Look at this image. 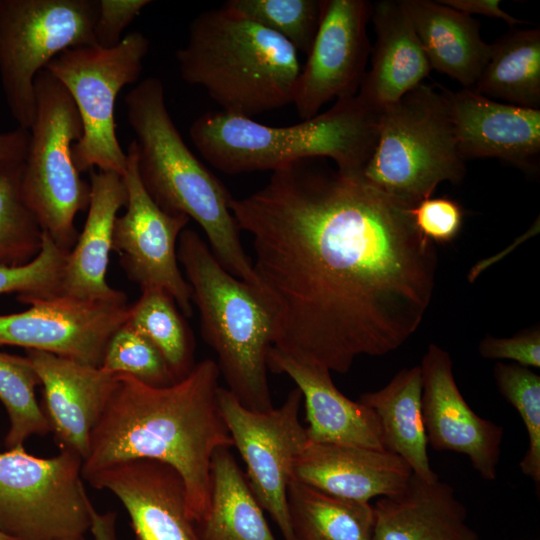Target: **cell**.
<instances>
[{
	"mask_svg": "<svg viewBox=\"0 0 540 540\" xmlns=\"http://www.w3.org/2000/svg\"><path fill=\"white\" fill-rule=\"evenodd\" d=\"M24 160L0 162V264L21 265L41 250L43 231L22 187Z\"/></svg>",
	"mask_w": 540,
	"mask_h": 540,
	"instance_id": "31",
	"label": "cell"
},
{
	"mask_svg": "<svg viewBox=\"0 0 540 540\" xmlns=\"http://www.w3.org/2000/svg\"><path fill=\"white\" fill-rule=\"evenodd\" d=\"M222 5L279 34L297 51L309 53L319 26L321 0H228Z\"/></svg>",
	"mask_w": 540,
	"mask_h": 540,
	"instance_id": "33",
	"label": "cell"
},
{
	"mask_svg": "<svg viewBox=\"0 0 540 540\" xmlns=\"http://www.w3.org/2000/svg\"><path fill=\"white\" fill-rule=\"evenodd\" d=\"M98 0H0V79L18 127L36 112L34 80L69 48L96 46Z\"/></svg>",
	"mask_w": 540,
	"mask_h": 540,
	"instance_id": "11",
	"label": "cell"
},
{
	"mask_svg": "<svg viewBox=\"0 0 540 540\" xmlns=\"http://www.w3.org/2000/svg\"><path fill=\"white\" fill-rule=\"evenodd\" d=\"M459 151L466 161L497 158L528 174L539 172L540 109L444 88Z\"/></svg>",
	"mask_w": 540,
	"mask_h": 540,
	"instance_id": "18",
	"label": "cell"
},
{
	"mask_svg": "<svg viewBox=\"0 0 540 540\" xmlns=\"http://www.w3.org/2000/svg\"><path fill=\"white\" fill-rule=\"evenodd\" d=\"M365 0H321L318 30L297 78L292 104L310 119L333 99L357 94L371 53Z\"/></svg>",
	"mask_w": 540,
	"mask_h": 540,
	"instance_id": "15",
	"label": "cell"
},
{
	"mask_svg": "<svg viewBox=\"0 0 540 540\" xmlns=\"http://www.w3.org/2000/svg\"><path fill=\"white\" fill-rule=\"evenodd\" d=\"M422 417L427 442L438 451L466 455L487 481L497 478L503 427L476 414L462 396L449 353L430 344L421 364Z\"/></svg>",
	"mask_w": 540,
	"mask_h": 540,
	"instance_id": "16",
	"label": "cell"
},
{
	"mask_svg": "<svg viewBox=\"0 0 540 540\" xmlns=\"http://www.w3.org/2000/svg\"><path fill=\"white\" fill-rule=\"evenodd\" d=\"M412 470L387 450L309 442L294 464L293 479L328 494L367 502L408 484Z\"/></svg>",
	"mask_w": 540,
	"mask_h": 540,
	"instance_id": "20",
	"label": "cell"
},
{
	"mask_svg": "<svg viewBox=\"0 0 540 540\" xmlns=\"http://www.w3.org/2000/svg\"><path fill=\"white\" fill-rule=\"evenodd\" d=\"M267 365L290 377L300 390L309 442L385 450L376 414L339 391L329 370L300 363L272 347Z\"/></svg>",
	"mask_w": 540,
	"mask_h": 540,
	"instance_id": "21",
	"label": "cell"
},
{
	"mask_svg": "<svg viewBox=\"0 0 540 540\" xmlns=\"http://www.w3.org/2000/svg\"><path fill=\"white\" fill-rule=\"evenodd\" d=\"M125 104L138 176L148 195L165 212L197 222L221 266L258 289L230 210L233 197L184 142L167 109L162 81L143 79L127 93Z\"/></svg>",
	"mask_w": 540,
	"mask_h": 540,
	"instance_id": "3",
	"label": "cell"
},
{
	"mask_svg": "<svg viewBox=\"0 0 540 540\" xmlns=\"http://www.w3.org/2000/svg\"><path fill=\"white\" fill-rule=\"evenodd\" d=\"M479 354L486 359H508L524 367H540L539 327L524 330L513 337H484L478 346Z\"/></svg>",
	"mask_w": 540,
	"mask_h": 540,
	"instance_id": "39",
	"label": "cell"
},
{
	"mask_svg": "<svg viewBox=\"0 0 540 540\" xmlns=\"http://www.w3.org/2000/svg\"><path fill=\"white\" fill-rule=\"evenodd\" d=\"M295 540H373L370 503L337 497L296 480L287 490Z\"/></svg>",
	"mask_w": 540,
	"mask_h": 540,
	"instance_id": "29",
	"label": "cell"
},
{
	"mask_svg": "<svg viewBox=\"0 0 540 540\" xmlns=\"http://www.w3.org/2000/svg\"><path fill=\"white\" fill-rule=\"evenodd\" d=\"M82 463L70 449L49 458L34 456L23 445L0 452V531L16 540L85 535L94 506Z\"/></svg>",
	"mask_w": 540,
	"mask_h": 540,
	"instance_id": "10",
	"label": "cell"
},
{
	"mask_svg": "<svg viewBox=\"0 0 540 540\" xmlns=\"http://www.w3.org/2000/svg\"><path fill=\"white\" fill-rule=\"evenodd\" d=\"M125 508L136 540H199L186 486L171 465L151 459L119 462L85 478Z\"/></svg>",
	"mask_w": 540,
	"mask_h": 540,
	"instance_id": "17",
	"label": "cell"
},
{
	"mask_svg": "<svg viewBox=\"0 0 540 540\" xmlns=\"http://www.w3.org/2000/svg\"><path fill=\"white\" fill-rule=\"evenodd\" d=\"M420 366L399 371L383 388L365 392L358 401L377 416L385 450L399 456L417 477L427 482L439 479L427 452L422 417Z\"/></svg>",
	"mask_w": 540,
	"mask_h": 540,
	"instance_id": "26",
	"label": "cell"
},
{
	"mask_svg": "<svg viewBox=\"0 0 540 540\" xmlns=\"http://www.w3.org/2000/svg\"><path fill=\"white\" fill-rule=\"evenodd\" d=\"M491 47L471 90L502 103L540 109V29L511 28Z\"/></svg>",
	"mask_w": 540,
	"mask_h": 540,
	"instance_id": "28",
	"label": "cell"
},
{
	"mask_svg": "<svg viewBox=\"0 0 540 540\" xmlns=\"http://www.w3.org/2000/svg\"><path fill=\"white\" fill-rule=\"evenodd\" d=\"M217 363H196L183 379L167 387L148 386L117 374L104 410L90 434L82 475L135 459L171 465L183 478L190 518L208 511L214 452L233 447L222 417Z\"/></svg>",
	"mask_w": 540,
	"mask_h": 540,
	"instance_id": "2",
	"label": "cell"
},
{
	"mask_svg": "<svg viewBox=\"0 0 540 540\" xmlns=\"http://www.w3.org/2000/svg\"><path fill=\"white\" fill-rule=\"evenodd\" d=\"M115 374H127L152 387L176 383L158 349L125 322L110 338L101 366Z\"/></svg>",
	"mask_w": 540,
	"mask_h": 540,
	"instance_id": "35",
	"label": "cell"
},
{
	"mask_svg": "<svg viewBox=\"0 0 540 540\" xmlns=\"http://www.w3.org/2000/svg\"><path fill=\"white\" fill-rule=\"evenodd\" d=\"M421 42L431 69L472 89L490 59L492 47L480 35V22L439 1L399 0Z\"/></svg>",
	"mask_w": 540,
	"mask_h": 540,
	"instance_id": "25",
	"label": "cell"
},
{
	"mask_svg": "<svg viewBox=\"0 0 540 540\" xmlns=\"http://www.w3.org/2000/svg\"><path fill=\"white\" fill-rule=\"evenodd\" d=\"M90 202L83 230L67 253L60 294L86 300L127 299L125 292L106 281L109 255L117 212L127 203V188L122 175L92 169Z\"/></svg>",
	"mask_w": 540,
	"mask_h": 540,
	"instance_id": "22",
	"label": "cell"
},
{
	"mask_svg": "<svg viewBox=\"0 0 540 540\" xmlns=\"http://www.w3.org/2000/svg\"><path fill=\"white\" fill-rule=\"evenodd\" d=\"M67 253L43 233L41 250L34 259L21 265L0 264V294L39 298L60 294Z\"/></svg>",
	"mask_w": 540,
	"mask_h": 540,
	"instance_id": "36",
	"label": "cell"
},
{
	"mask_svg": "<svg viewBox=\"0 0 540 540\" xmlns=\"http://www.w3.org/2000/svg\"><path fill=\"white\" fill-rule=\"evenodd\" d=\"M29 130L17 127L0 133V162L24 160L29 142Z\"/></svg>",
	"mask_w": 540,
	"mask_h": 540,
	"instance_id": "41",
	"label": "cell"
},
{
	"mask_svg": "<svg viewBox=\"0 0 540 540\" xmlns=\"http://www.w3.org/2000/svg\"><path fill=\"white\" fill-rule=\"evenodd\" d=\"M315 160L273 171L261 189L232 198L230 210L252 238L272 348L344 374L357 357L388 354L415 333L438 257L410 208L361 172Z\"/></svg>",
	"mask_w": 540,
	"mask_h": 540,
	"instance_id": "1",
	"label": "cell"
},
{
	"mask_svg": "<svg viewBox=\"0 0 540 540\" xmlns=\"http://www.w3.org/2000/svg\"><path fill=\"white\" fill-rule=\"evenodd\" d=\"M150 0H98V12L93 28L96 46L104 49L115 47L122 40V33L151 3Z\"/></svg>",
	"mask_w": 540,
	"mask_h": 540,
	"instance_id": "38",
	"label": "cell"
},
{
	"mask_svg": "<svg viewBox=\"0 0 540 540\" xmlns=\"http://www.w3.org/2000/svg\"><path fill=\"white\" fill-rule=\"evenodd\" d=\"M55 540H86L85 535L80 536H73V537H66V538H60Z\"/></svg>",
	"mask_w": 540,
	"mask_h": 540,
	"instance_id": "43",
	"label": "cell"
},
{
	"mask_svg": "<svg viewBox=\"0 0 540 540\" xmlns=\"http://www.w3.org/2000/svg\"><path fill=\"white\" fill-rule=\"evenodd\" d=\"M372 507L373 540H479L466 522V507L440 479L427 482L412 474L401 492Z\"/></svg>",
	"mask_w": 540,
	"mask_h": 540,
	"instance_id": "24",
	"label": "cell"
},
{
	"mask_svg": "<svg viewBox=\"0 0 540 540\" xmlns=\"http://www.w3.org/2000/svg\"><path fill=\"white\" fill-rule=\"evenodd\" d=\"M34 92L36 112L24 159L23 192L43 233L69 252L79 235L75 217L90 202V183L81 178L72 158L82 123L70 94L46 69L36 75Z\"/></svg>",
	"mask_w": 540,
	"mask_h": 540,
	"instance_id": "8",
	"label": "cell"
},
{
	"mask_svg": "<svg viewBox=\"0 0 540 540\" xmlns=\"http://www.w3.org/2000/svg\"><path fill=\"white\" fill-rule=\"evenodd\" d=\"M465 173L443 87L423 82L382 110L374 151L361 172L370 185L412 208Z\"/></svg>",
	"mask_w": 540,
	"mask_h": 540,
	"instance_id": "7",
	"label": "cell"
},
{
	"mask_svg": "<svg viewBox=\"0 0 540 540\" xmlns=\"http://www.w3.org/2000/svg\"><path fill=\"white\" fill-rule=\"evenodd\" d=\"M302 402L295 387L280 407L261 412L244 407L227 388L218 390L219 408L233 447L246 465L250 489L284 540H295L287 490L296 459L308 443L299 419Z\"/></svg>",
	"mask_w": 540,
	"mask_h": 540,
	"instance_id": "12",
	"label": "cell"
},
{
	"mask_svg": "<svg viewBox=\"0 0 540 540\" xmlns=\"http://www.w3.org/2000/svg\"><path fill=\"white\" fill-rule=\"evenodd\" d=\"M177 256L200 314L202 337L217 354L227 389L246 408L271 410L267 357L273 324L260 292L226 271L193 229L181 232Z\"/></svg>",
	"mask_w": 540,
	"mask_h": 540,
	"instance_id": "6",
	"label": "cell"
},
{
	"mask_svg": "<svg viewBox=\"0 0 540 540\" xmlns=\"http://www.w3.org/2000/svg\"><path fill=\"white\" fill-rule=\"evenodd\" d=\"M298 51L279 34L223 5L198 14L175 52L182 79L223 112L251 118L292 103Z\"/></svg>",
	"mask_w": 540,
	"mask_h": 540,
	"instance_id": "5",
	"label": "cell"
},
{
	"mask_svg": "<svg viewBox=\"0 0 540 540\" xmlns=\"http://www.w3.org/2000/svg\"><path fill=\"white\" fill-rule=\"evenodd\" d=\"M496 386L518 412L528 436V448L519 463L521 472L540 486V376L518 364L496 363Z\"/></svg>",
	"mask_w": 540,
	"mask_h": 540,
	"instance_id": "34",
	"label": "cell"
},
{
	"mask_svg": "<svg viewBox=\"0 0 540 540\" xmlns=\"http://www.w3.org/2000/svg\"><path fill=\"white\" fill-rule=\"evenodd\" d=\"M41 385L39 376L27 356L0 352V401L9 418L4 445L11 449L31 436L51 432L49 421L39 405L35 389Z\"/></svg>",
	"mask_w": 540,
	"mask_h": 540,
	"instance_id": "32",
	"label": "cell"
},
{
	"mask_svg": "<svg viewBox=\"0 0 540 540\" xmlns=\"http://www.w3.org/2000/svg\"><path fill=\"white\" fill-rule=\"evenodd\" d=\"M26 356L43 387L42 408L59 449L75 451L84 460L117 374L44 351L27 350Z\"/></svg>",
	"mask_w": 540,
	"mask_h": 540,
	"instance_id": "19",
	"label": "cell"
},
{
	"mask_svg": "<svg viewBox=\"0 0 540 540\" xmlns=\"http://www.w3.org/2000/svg\"><path fill=\"white\" fill-rule=\"evenodd\" d=\"M23 312L0 315V345L52 353L100 367L112 335L127 321V299L86 300L65 295L18 297Z\"/></svg>",
	"mask_w": 540,
	"mask_h": 540,
	"instance_id": "14",
	"label": "cell"
},
{
	"mask_svg": "<svg viewBox=\"0 0 540 540\" xmlns=\"http://www.w3.org/2000/svg\"><path fill=\"white\" fill-rule=\"evenodd\" d=\"M0 540H16L0 531Z\"/></svg>",
	"mask_w": 540,
	"mask_h": 540,
	"instance_id": "44",
	"label": "cell"
},
{
	"mask_svg": "<svg viewBox=\"0 0 540 540\" xmlns=\"http://www.w3.org/2000/svg\"><path fill=\"white\" fill-rule=\"evenodd\" d=\"M381 112L356 94L285 127L223 111L207 112L194 120L189 135L202 157L226 174L273 172L317 158H330L339 170L359 173L374 151Z\"/></svg>",
	"mask_w": 540,
	"mask_h": 540,
	"instance_id": "4",
	"label": "cell"
},
{
	"mask_svg": "<svg viewBox=\"0 0 540 540\" xmlns=\"http://www.w3.org/2000/svg\"><path fill=\"white\" fill-rule=\"evenodd\" d=\"M439 2L468 16L478 14L500 19L511 28L515 25L527 24V21L515 18L502 10L500 0H439Z\"/></svg>",
	"mask_w": 540,
	"mask_h": 540,
	"instance_id": "40",
	"label": "cell"
},
{
	"mask_svg": "<svg viewBox=\"0 0 540 540\" xmlns=\"http://www.w3.org/2000/svg\"><path fill=\"white\" fill-rule=\"evenodd\" d=\"M149 46L143 33L133 31L109 49H66L45 67L70 94L81 119L82 136L72 147L79 173L96 167L124 174L127 154L116 136L114 109L121 89L138 81Z\"/></svg>",
	"mask_w": 540,
	"mask_h": 540,
	"instance_id": "9",
	"label": "cell"
},
{
	"mask_svg": "<svg viewBox=\"0 0 540 540\" xmlns=\"http://www.w3.org/2000/svg\"><path fill=\"white\" fill-rule=\"evenodd\" d=\"M122 175L127 188L126 211L117 216L112 250L120 256L127 277L140 288L168 292L186 317L193 314L191 288L178 265L177 244L190 219L162 210L144 189L137 172L135 144L127 147Z\"/></svg>",
	"mask_w": 540,
	"mask_h": 540,
	"instance_id": "13",
	"label": "cell"
},
{
	"mask_svg": "<svg viewBox=\"0 0 540 540\" xmlns=\"http://www.w3.org/2000/svg\"><path fill=\"white\" fill-rule=\"evenodd\" d=\"M117 514L113 511L99 512L92 509L89 531L94 540H118Z\"/></svg>",
	"mask_w": 540,
	"mask_h": 540,
	"instance_id": "42",
	"label": "cell"
},
{
	"mask_svg": "<svg viewBox=\"0 0 540 540\" xmlns=\"http://www.w3.org/2000/svg\"><path fill=\"white\" fill-rule=\"evenodd\" d=\"M141 292L139 299L129 306L126 322L158 349L179 381L196 364L192 331L168 292L158 287H145Z\"/></svg>",
	"mask_w": 540,
	"mask_h": 540,
	"instance_id": "30",
	"label": "cell"
},
{
	"mask_svg": "<svg viewBox=\"0 0 540 540\" xmlns=\"http://www.w3.org/2000/svg\"><path fill=\"white\" fill-rule=\"evenodd\" d=\"M370 20L376 41L371 49V68L357 95L382 111L415 89L431 71L417 33L399 1L372 4Z\"/></svg>",
	"mask_w": 540,
	"mask_h": 540,
	"instance_id": "23",
	"label": "cell"
},
{
	"mask_svg": "<svg viewBox=\"0 0 540 540\" xmlns=\"http://www.w3.org/2000/svg\"><path fill=\"white\" fill-rule=\"evenodd\" d=\"M195 526L199 540H277L230 448L213 454L209 508Z\"/></svg>",
	"mask_w": 540,
	"mask_h": 540,
	"instance_id": "27",
	"label": "cell"
},
{
	"mask_svg": "<svg viewBox=\"0 0 540 540\" xmlns=\"http://www.w3.org/2000/svg\"><path fill=\"white\" fill-rule=\"evenodd\" d=\"M413 222L420 234L435 243H450L461 231L464 211L448 197L427 198L410 208Z\"/></svg>",
	"mask_w": 540,
	"mask_h": 540,
	"instance_id": "37",
	"label": "cell"
}]
</instances>
